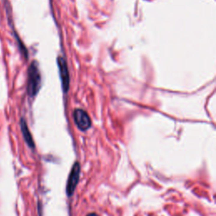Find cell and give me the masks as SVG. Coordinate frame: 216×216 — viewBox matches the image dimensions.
Listing matches in <instances>:
<instances>
[{"mask_svg": "<svg viewBox=\"0 0 216 216\" xmlns=\"http://www.w3.org/2000/svg\"><path fill=\"white\" fill-rule=\"evenodd\" d=\"M87 216H98L96 214H95V213H91V214H90V215H88Z\"/></svg>", "mask_w": 216, "mask_h": 216, "instance_id": "cell-6", "label": "cell"}, {"mask_svg": "<svg viewBox=\"0 0 216 216\" xmlns=\"http://www.w3.org/2000/svg\"><path fill=\"white\" fill-rule=\"evenodd\" d=\"M41 74L38 69V64L34 61L30 65L28 69L27 92L30 97H34L38 93L41 87Z\"/></svg>", "mask_w": 216, "mask_h": 216, "instance_id": "cell-1", "label": "cell"}, {"mask_svg": "<svg viewBox=\"0 0 216 216\" xmlns=\"http://www.w3.org/2000/svg\"><path fill=\"white\" fill-rule=\"evenodd\" d=\"M20 129H21V132H22V134H23L24 139L25 141V143L27 144V145L29 146L30 148H31V149H34L35 148V143H34L31 134H30L29 129H28L26 122L25 121V119H23V118L20 120Z\"/></svg>", "mask_w": 216, "mask_h": 216, "instance_id": "cell-5", "label": "cell"}, {"mask_svg": "<svg viewBox=\"0 0 216 216\" xmlns=\"http://www.w3.org/2000/svg\"><path fill=\"white\" fill-rule=\"evenodd\" d=\"M74 121L78 129L81 131H86L91 126V120L90 117L87 114L86 111L82 109H75L74 113Z\"/></svg>", "mask_w": 216, "mask_h": 216, "instance_id": "cell-2", "label": "cell"}, {"mask_svg": "<svg viewBox=\"0 0 216 216\" xmlns=\"http://www.w3.org/2000/svg\"><path fill=\"white\" fill-rule=\"evenodd\" d=\"M79 174H80V166L79 164L76 162L72 167L68 183H67V187H66V192L69 197H71L75 190L76 186L79 180Z\"/></svg>", "mask_w": 216, "mask_h": 216, "instance_id": "cell-3", "label": "cell"}, {"mask_svg": "<svg viewBox=\"0 0 216 216\" xmlns=\"http://www.w3.org/2000/svg\"><path fill=\"white\" fill-rule=\"evenodd\" d=\"M58 66L59 69V74L62 80V85L64 93H67L69 89V74L67 63L63 57H59L58 59Z\"/></svg>", "mask_w": 216, "mask_h": 216, "instance_id": "cell-4", "label": "cell"}]
</instances>
